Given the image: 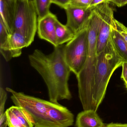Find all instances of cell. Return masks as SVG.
<instances>
[{
	"instance_id": "cell-10",
	"label": "cell",
	"mask_w": 127,
	"mask_h": 127,
	"mask_svg": "<svg viewBox=\"0 0 127 127\" xmlns=\"http://www.w3.org/2000/svg\"><path fill=\"white\" fill-rule=\"evenodd\" d=\"M56 16L50 12L46 16L38 19L37 32L39 37L53 45L57 46L56 36Z\"/></svg>"
},
{
	"instance_id": "cell-4",
	"label": "cell",
	"mask_w": 127,
	"mask_h": 127,
	"mask_svg": "<svg viewBox=\"0 0 127 127\" xmlns=\"http://www.w3.org/2000/svg\"><path fill=\"white\" fill-rule=\"evenodd\" d=\"M37 16L33 0H17L13 31L22 33L30 45L37 31Z\"/></svg>"
},
{
	"instance_id": "cell-20",
	"label": "cell",
	"mask_w": 127,
	"mask_h": 127,
	"mask_svg": "<svg viewBox=\"0 0 127 127\" xmlns=\"http://www.w3.org/2000/svg\"><path fill=\"white\" fill-rule=\"evenodd\" d=\"M93 0H71L69 5L76 7L88 8Z\"/></svg>"
},
{
	"instance_id": "cell-18",
	"label": "cell",
	"mask_w": 127,
	"mask_h": 127,
	"mask_svg": "<svg viewBox=\"0 0 127 127\" xmlns=\"http://www.w3.org/2000/svg\"><path fill=\"white\" fill-rule=\"evenodd\" d=\"M38 15V19L42 18L49 14L51 0H33Z\"/></svg>"
},
{
	"instance_id": "cell-13",
	"label": "cell",
	"mask_w": 127,
	"mask_h": 127,
	"mask_svg": "<svg viewBox=\"0 0 127 127\" xmlns=\"http://www.w3.org/2000/svg\"><path fill=\"white\" fill-rule=\"evenodd\" d=\"M77 127H106L97 112L93 110H84L77 116Z\"/></svg>"
},
{
	"instance_id": "cell-8",
	"label": "cell",
	"mask_w": 127,
	"mask_h": 127,
	"mask_svg": "<svg viewBox=\"0 0 127 127\" xmlns=\"http://www.w3.org/2000/svg\"><path fill=\"white\" fill-rule=\"evenodd\" d=\"M48 127H69L73 125L74 115L65 107L51 102L46 113Z\"/></svg>"
},
{
	"instance_id": "cell-23",
	"label": "cell",
	"mask_w": 127,
	"mask_h": 127,
	"mask_svg": "<svg viewBox=\"0 0 127 127\" xmlns=\"http://www.w3.org/2000/svg\"><path fill=\"white\" fill-rule=\"evenodd\" d=\"M122 66V71L121 78L125 83L127 81V62H123Z\"/></svg>"
},
{
	"instance_id": "cell-24",
	"label": "cell",
	"mask_w": 127,
	"mask_h": 127,
	"mask_svg": "<svg viewBox=\"0 0 127 127\" xmlns=\"http://www.w3.org/2000/svg\"><path fill=\"white\" fill-rule=\"evenodd\" d=\"M109 1L118 7H121L127 4V0H109Z\"/></svg>"
},
{
	"instance_id": "cell-19",
	"label": "cell",
	"mask_w": 127,
	"mask_h": 127,
	"mask_svg": "<svg viewBox=\"0 0 127 127\" xmlns=\"http://www.w3.org/2000/svg\"><path fill=\"white\" fill-rule=\"evenodd\" d=\"M113 21L116 30L127 42V27L115 18Z\"/></svg>"
},
{
	"instance_id": "cell-21",
	"label": "cell",
	"mask_w": 127,
	"mask_h": 127,
	"mask_svg": "<svg viewBox=\"0 0 127 127\" xmlns=\"http://www.w3.org/2000/svg\"><path fill=\"white\" fill-rule=\"evenodd\" d=\"M7 98V94L6 90L1 87L0 88V116L5 112L4 106Z\"/></svg>"
},
{
	"instance_id": "cell-28",
	"label": "cell",
	"mask_w": 127,
	"mask_h": 127,
	"mask_svg": "<svg viewBox=\"0 0 127 127\" xmlns=\"http://www.w3.org/2000/svg\"><path fill=\"white\" fill-rule=\"evenodd\" d=\"M125 87H126V88H127V82H125Z\"/></svg>"
},
{
	"instance_id": "cell-12",
	"label": "cell",
	"mask_w": 127,
	"mask_h": 127,
	"mask_svg": "<svg viewBox=\"0 0 127 127\" xmlns=\"http://www.w3.org/2000/svg\"><path fill=\"white\" fill-rule=\"evenodd\" d=\"M17 0H0V17L10 33L13 31Z\"/></svg>"
},
{
	"instance_id": "cell-27",
	"label": "cell",
	"mask_w": 127,
	"mask_h": 127,
	"mask_svg": "<svg viewBox=\"0 0 127 127\" xmlns=\"http://www.w3.org/2000/svg\"><path fill=\"white\" fill-rule=\"evenodd\" d=\"M106 127H127V124L112 123L106 125Z\"/></svg>"
},
{
	"instance_id": "cell-22",
	"label": "cell",
	"mask_w": 127,
	"mask_h": 127,
	"mask_svg": "<svg viewBox=\"0 0 127 127\" xmlns=\"http://www.w3.org/2000/svg\"><path fill=\"white\" fill-rule=\"evenodd\" d=\"M71 1V0H51V3L65 9L69 5Z\"/></svg>"
},
{
	"instance_id": "cell-25",
	"label": "cell",
	"mask_w": 127,
	"mask_h": 127,
	"mask_svg": "<svg viewBox=\"0 0 127 127\" xmlns=\"http://www.w3.org/2000/svg\"><path fill=\"white\" fill-rule=\"evenodd\" d=\"M7 122L5 112L0 116V127H6Z\"/></svg>"
},
{
	"instance_id": "cell-7",
	"label": "cell",
	"mask_w": 127,
	"mask_h": 127,
	"mask_svg": "<svg viewBox=\"0 0 127 127\" xmlns=\"http://www.w3.org/2000/svg\"><path fill=\"white\" fill-rule=\"evenodd\" d=\"M110 2H106L95 7L100 14L101 22L98 34L97 50L98 54L106 48L111 37L114 20V9Z\"/></svg>"
},
{
	"instance_id": "cell-17",
	"label": "cell",
	"mask_w": 127,
	"mask_h": 127,
	"mask_svg": "<svg viewBox=\"0 0 127 127\" xmlns=\"http://www.w3.org/2000/svg\"><path fill=\"white\" fill-rule=\"evenodd\" d=\"M55 28L57 46L69 42L75 35L74 33L66 25L62 24L58 20L56 22Z\"/></svg>"
},
{
	"instance_id": "cell-3",
	"label": "cell",
	"mask_w": 127,
	"mask_h": 127,
	"mask_svg": "<svg viewBox=\"0 0 127 127\" xmlns=\"http://www.w3.org/2000/svg\"><path fill=\"white\" fill-rule=\"evenodd\" d=\"M124 62L116 51L111 37L105 49L98 56L94 87V103L96 112L105 97L112 75L116 69L122 65Z\"/></svg>"
},
{
	"instance_id": "cell-14",
	"label": "cell",
	"mask_w": 127,
	"mask_h": 127,
	"mask_svg": "<svg viewBox=\"0 0 127 127\" xmlns=\"http://www.w3.org/2000/svg\"><path fill=\"white\" fill-rule=\"evenodd\" d=\"M9 41L10 53L13 58L20 56L22 49L30 45L25 37L17 31H14L10 33Z\"/></svg>"
},
{
	"instance_id": "cell-5",
	"label": "cell",
	"mask_w": 127,
	"mask_h": 127,
	"mask_svg": "<svg viewBox=\"0 0 127 127\" xmlns=\"http://www.w3.org/2000/svg\"><path fill=\"white\" fill-rule=\"evenodd\" d=\"M6 90L11 94L10 98L15 106L22 107L30 115L35 127H48L46 113L50 101L16 92L9 87Z\"/></svg>"
},
{
	"instance_id": "cell-9",
	"label": "cell",
	"mask_w": 127,
	"mask_h": 127,
	"mask_svg": "<svg viewBox=\"0 0 127 127\" xmlns=\"http://www.w3.org/2000/svg\"><path fill=\"white\" fill-rule=\"evenodd\" d=\"M93 8H83L68 5L65 9L66 26L76 34L88 24Z\"/></svg>"
},
{
	"instance_id": "cell-6",
	"label": "cell",
	"mask_w": 127,
	"mask_h": 127,
	"mask_svg": "<svg viewBox=\"0 0 127 127\" xmlns=\"http://www.w3.org/2000/svg\"><path fill=\"white\" fill-rule=\"evenodd\" d=\"M88 43L87 25L65 45V59L71 72L76 76L80 73L85 62Z\"/></svg>"
},
{
	"instance_id": "cell-26",
	"label": "cell",
	"mask_w": 127,
	"mask_h": 127,
	"mask_svg": "<svg viewBox=\"0 0 127 127\" xmlns=\"http://www.w3.org/2000/svg\"><path fill=\"white\" fill-rule=\"evenodd\" d=\"M106 2H110L109 0H93L90 4L89 7L94 8L97 5Z\"/></svg>"
},
{
	"instance_id": "cell-15",
	"label": "cell",
	"mask_w": 127,
	"mask_h": 127,
	"mask_svg": "<svg viewBox=\"0 0 127 127\" xmlns=\"http://www.w3.org/2000/svg\"><path fill=\"white\" fill-rule=\"evenodd\" d=\"M10 33L3 19L0 17V51L6 62L12 59L10 48L9 38Z\"/></svg>"
},
{
	"instance_id": "cell-16",
	"label": "cell",
	"mask_w": 127,
	"mask_h": 127,
	"mask_svg": "<svg viewBox=\"0 0 127 127\" xmlns=\"http://www.w3.org/2000/svg\"><path fill=\"white\" fill-rule=\"evenodd\" d=\"M111 38L119 56L124 62H127V42L116 30L114 21L112 27Z\"/></svg>"
},
{
	"instance_id": "cell-2",
	"label": "cell",
	"mask_w": 127,
	"mask_h": 127,
	"mask_svg": "<svg viewBox=\"0 0 127 127\" xmlns=\"http://www.w3.org/2000/svg\"><path fill=\"white\" fill-rule=\"evenodd\" d=\"M101 21L100 13L95 7L93 8L87 25L88 43L86 59L83 68L76 76L79 98L84 110L96 112L94 100V81L98 56L97 38Z\"/></svg>"
},
{
	"instance_id": "cell-1",
	"label": "cell",
	"mask_w": 127,
	"mask_h": 127,
	"mask_svg": "<svg viewBox=\"0 0 127 127\" xmlns=\"http://www.w3.org/2000/svg\"><path fill=\"white\" fill-rule=\"evenodd\" d=\"M65 46L54 47L53 52L48 54L36 49L28 56L31 65L46 84L49 101L56 104H59V101L72 98L68 84L71 71L65 59Z\"/></svg>"
},
{
	"instance_id": "cell-11",
	"label": "cell",
	"mask_w": 127,
	"mask_h": 127,
	"mask_svg": "<svg viewBox=\"0 0 127 127\" xmlns=\"http://www.w3.org/2000/svg\"><path fill=\"white\" fill-rule=\"evenodd\" d=\"M8 127H34V122L24 109L12 106L5 112Z\"/></svg>"
}]
</instances>
